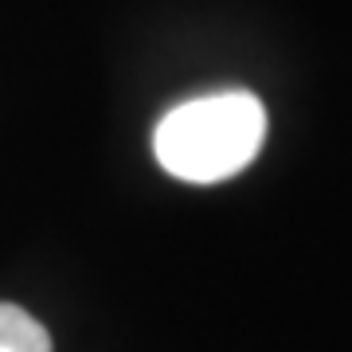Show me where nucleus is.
<instances>
[{"label": "nucleus", "mask_w": 352, "mask_h": 352, "mask_svg": "<svg viewBox=\"0 0 352 352\" xmlns=\"http://www.w3.org/2000/svg\"><path fill=\"white\" fill-rule=\"evenodd\" d=\"M266 138V110L247 90H223L180 102L161 118L153 153L164 173L188 184H215L243 173Z\"/></svg>", "instance_id": "f257e3e1"}, {"label": "nucleus", "mask_w": 352, "mask_h": 352, "mask_svg": "<svg viewBox=\"0 0 352 352\" xmlns=\"http://www.w3.org/2000/svg\"><path fill=\"white\" fill-rule=\"evenodd\" d=\"M0 352H51V337L20 305H0Z\"/></svg>", "instance_id": "f03ea898"}]
</instances>
